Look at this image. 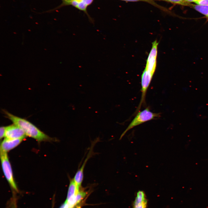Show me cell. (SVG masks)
I'll list each match as a JSON object with an SVG mask.
<instances>
[{
	"label": "cell",
	"mask_w": 208,
	"mask_h": 208,
	"mask_svg": "<svg viewBox=\"0 0 208 208\" xmlns=\"http://www.w3.org/2000/svg\"><path fill=\"white\" fill-rule=\"evenodd\" d=\"M6 127L1 126L0 128V139L5 137Z\"/></svg>",
	"instance_id": "4fadbf2b"
},
{
	"label": "cell",
	"mask_w": 208,
	"mask_h": 208,
	"mask_svg": "<svg viewBox=\"0 0 208 208\" xmlns=\"http://www.w3.org/2000/svg\"><path fill=\"white\" fill-rule=\"evenodd\" d=\"M0 159L2 170L5 178L12 189L18 192V190L14 179L7 153L0 151Z\"/></svg>",
	"instance_id": "277c9868"
},
{
	"label": "cell",
	"mask_w": 208,
	"mask_h": 208,
	"mask_svg": "<svg viewBox=\"0 0 208 208\" xmlns=\"http://www.w3.org/2000/svg\"><path fill=\"white\" fill-rule=\"evenodd\" d=\"M158 43L156 40L152 43L146 67L141 75V83L145 86H149L156 70Z\"/></svg>",
	"instance_id": "7a4b0ae2"
},
{
	"label": "cell",
	"mask_w": 208,
	"mask_h": 208,
	"mask_svg": "<svg viewBox=\"0 0 208 208\" xmlns=\"http://www.w3.org/2000/svg\"><path fill=\"white\" fill-rule=\"evenodd\" d=\"M187 2L190 3L191 2H195L198 0H185Z\"/></svg>",
	"instance_id": "2e32d148"
},
{
	"label": "cell",
	"mask_w": 208,
	"mask_h": 208,
	"mask_svg": "<svg viewBox=\"0 0 208 208\" xmlns=\"http://www.w3.org/2000/svg\"><path fill=\"white\" fill-rule=\"evenodd\" d=\"M147 200L144 191H138L133 204V208H146Z\"/></svg>",
	"instance_id": "ba28073f"
},
{
	"label": "cell",
	"mask_w": 208,
	"mask_h": 208,
	"mask_svg": "<svg viewBox=\"0 0 208 208\" xmlns=\"http://www.w3.org/2000/svg\"><path fill=\"white\" fill-rule=\"evenodd\" d=\"M166 1L173 4L191 7L192 4L186 1L185 0H152Z\"/></svg>",
	"instance_id": "8fae6325"
},
{
	"label": "cell",
	"mask_w": 208,
	"mask_h": 208,
	"mask_svg": "<svg viewBox=\"0 0 208 208\" xmlns=\"http://www.w3.org/2000/svg\"><path fill=\"white\" fill-rule=\"evenodd\" d=\"M122 1H130V2H137L139 1H145L155 6H157V7L158 6L159 8H160L159 6L157 5V4H155L153 0H119Z\"/></svg>",
	"instance_id": "7c38bea8"
},
{
	"label": "cell",
	"mask_w": 208,
	"mask_h": 208,
	"mask_svg": "<svg viewBox=\"0 0 208 208\" xmlns=\"http://www.w3.org/2000/svg\"><path fill=\"white\" fill-rule=\"evenodd\" d=\"M191 7L205 15L208 19V5H202L192 4Z\"/></svg>",
	"instance_id": "30bf717a"
},
{
	"label": "cell",
	"mask_w": 208,
	"mask_h": 208,
	"mask_svg": "<svg viewBox=\"0 0 208 208\" xmlns=\"http://www.w3.org/2000/svg\"><path fill=\"white\" fill-rule=\"evenodd\" d=\"M62 3L54 9H57L64 6L72 5L77 9L84 12L87 14V8L92 4L94 0H62Z\"/></svg>",
	"instance_id": "5b68a950"
},
{
	"label": "cell",
	"mask_w": 208,
	"mask_h": 208,
	"mask_svg": "<svg viewBox=\"0 0 208 208\" xmlns=\"http://www.w3.org/2000/svg\"><path fill=\"white\" fill-rule=\"evenodd\" d=\"M160 116V113H154L151 111L148 107L141 111L138 112L136 116L121 134L120 139L122 138L127 132L133 127L147 121L159 118Z\"/></svg>",
	"instance_id": "3957f363"
},
{
	"label": "cell",
	"mask_w": 208,
	"mask_h": 208,
	"mask_svg": "<svg viewBox=\"0 0 208 208\" xmlns=\"http://www.w3.org/2000/svg\"><path fill=\"white\" fill-rule=\"evenodd\" d=\"M24 139L5 138L1 143L0 151L7 153L19 145Z\"/></svg>",
	"instance_id": "52a82bcc"
},
{
	"label": "cell",
	"mask_w": 208,
	"mask_h": 208,
	"mask_svg": "<svg viewBox=\"0 0 208 208\" xmlns=\"http://www.w3.org/2000/svg\"><path fill=\"white\" fill-rule=\"evenodd\" d=\"M79 187L76 184L73 179L70 181L66 200L75 197L79 191Z\"/></svg>",
	"instance_id": "9c48e42d"
},
{
	"label": "cell",
	"mask_w": 208,
	"mask_h": 208,
	"mask_svg": "<svg viewBox=\"0 0 208 208\" xmlns=\"http://www.w3.org/2000/svg\"><path fill=\"white\" fill-rule=\"evenodd\" d=\"M14 201H13V203H12V205L11 208H16V204Z\"/></svg>",
	"instance_id": "9a60e30c"
},
{
	"label": "cell",
	"mask_w": 208,
	"mask_h": 208,
	"mask_svg": "<svg viewBox=\"0 0 208 208\" xmlns=\"http://www.w3.org/2000/svg\"><path fill=\"white\" fill-rule=\"evenodd\" d=\"M7 117L13 123L19 127L27 136L32 138L39 142L53 141V139L41 131L36 127L26 120L4 111Z\"/></svg>",
	"instance_id": "6da1fadb"
},
{
	"label": "cell",
	"mask_w": 208,
	"mask_h": 208,
	"mask_svg": "<svg viewBox=\"0 0 208 208\" xmlns=\"http://www.w3.org/2000/svg\"><path fill=\"white\" fill-rule=\"evenodd\" d=\"M27 136L23 130L13 124L6 127L5 138L12 139H23Z\"/></svg>",
	"instance_id": "8992f818"
},
{
	"label": "cell",
	"mask_w": 208,
	"mask_h": 208,
	"mask_svg": "<svg viewBox=\"0 0 208 208\" xmlns=\"http://www.w3.org/2000/svg\"><path fill=\"white\" fill-rule=\"evenodd\" d=\"M196 4L202 5H208V0H198L194 2Z\"/></svg>",
	"instance_id": "5bb4252c"
}]
</instances>
